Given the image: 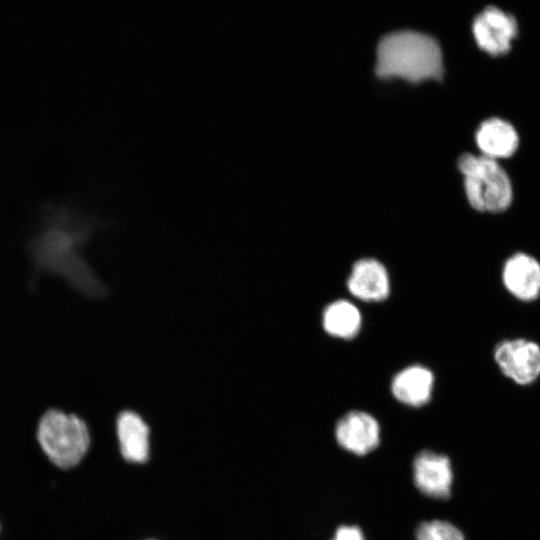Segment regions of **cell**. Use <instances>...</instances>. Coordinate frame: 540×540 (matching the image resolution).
I'll use <instances>...</instances> for the list:
<instances>
[{"mask_svg":"<svg viewBox=\"0 0 540 540\" xmlns=\"http://www.w3.org/2000/svg\"><path fill=\"white\" fill-rule=\"evenodd\" d=\"M116 434L123 458L142 464L149 459L150 429L143 418L133 411H123L116 419Z\"/></svg>","mask_w":540,"mask_h":540,"instance_id":"obj_13","label":"cell"},{"mask_svg":"<svg viewBox=\"0 0 540 540\" xmlns=\"http://www.w3.org/2000/svg\"><path fill=\"white\" fill-rule=\"evenodd\" d=\"M416 540H465L460 529L443 520L424 521L415 532Z\"/></svg>","mask_w":540,"mask_h":540,"instance_id":"obj_15","label":"cell"},{"mask_svg":"<svg viewBox=\"0 0 540 540\" xmlns=\"http://www.w3.org/2000/svg\"><path fill=\"white\" fill-rule=\"evenodd\" d=\"M88 232L89 226L71 213L51 212L33 237L30 252L38 271L61 276L80 292L97 297L104 293V286L81 255Z\"/></svg>","mask_w":540,"mask_h":540,"instance_id":"obj_1","label":"cell"},{"mask_svg":"<svg viewBox=\"0 0 540 540\" xmlns=\"http://www.w3.org/2000/svg\"><path fill=\"white\" fill-rule=\"evenodd\" d=\"M502 282L516 299L529 302L540 296V262L530 254L516 252L506 259Z\"/></svg>","mask_w":540,"mask_h":540,"instance_id":"obj_10","label":"cell"},{"mask_svg":"<svg viewBox=\"0 0 540 540\" xmlns=\"http://www.w3.org/2000/svg\"><path fill=\"white\" fill-rule=\"evenodd\" d=\"M412 469L414 484L421 493L435 499L450 497L453 472L446 455L423 450L415 456Z\"/></svg>","mask_w":540,"mask_h":540,"instance_id":"obj_8","label":"cell"},{"mask_svg":"<svg viewBox=\"0 0 540 540\" xmlns=\"http://www.w3.org/2000/svg\"><path fill=\"white\" fill-rule=\"evenodd\" d=\"M471 28L478 48L493 57L509 53L519 33L516 17L494 5L482 9L473 18Z\"/></svg>","mask_w":540,"mask_h":540,"instance_id":"obj_5","label":"cell"},{"mask_svg":"<svg viewBox=\"0 0 540 540\" xmlns=\"http://www.w3.org/2000/svg\"><path fill=\"white\" fill-rule=\"evenodd\" d=\"M361 326V312L349 300H334L322 312V327L334 338L350 340L360 332Z\"/></svg>","mask_w":540,"mask_h":540,"instance_id":"obj_14","label":"cell"},{"mask_svg":"<svg viewBox=\"0 0 540 540\" xmlns=\"http://www.w3.org/2000/svg\"><path fill=\"white\" fill-rule=\"evenodd\" d=\"M495 362L504 376L529 385L540 376V346L524 338L506 339L494 349Z\"/></svg>","mask_w":540,"mask_h":540,"instance_id":"obj_6","label":"cell"},{"mask_svg":"<svg viewBox=\"0 0 540 540\" xmlns=\"http://www.w3.org/2000/svg\"><path fill=\"white\" fill-rule=\"evenodd\" d=\"M457 167L463 176L466 198L479 212L501 213L513 202L512 180L499 161L480 154H462Z\"/></svg>","mask_w":540,"mask_h":540,"instance_id":"obj_3","label":"cell"},{"mask_svg":"<svg viewBox=\"0 0 540 540\" xmlns=\"http://www.w3.org/2000/svg\"><path fill=\"white\" fill-rule=\"evenodd\" d=\"M332 540H365L358 526L342 525L338 527Z\"/></svg>","mask_w":540,"mask_h":540,"instance_id":"obj_16","label":"cell"},{"mask_svg":"<svg viewBox=\"0 0 540 540\" xmlns=\"http://www.w3.org/2000/svg\"><path fill=\"white\" fill-rule=\"evenodd\" d=\"M479 154L499 161L512 157L520 146V136L515 126L500 117L482 121L475 132Z\"/></svg>","mask_w":540,"mask_h":540,"instance_id":"obj_11","label":"cell"},{"mask_svg":"<svg viewBox=\"0 0 540 540\" xmlns=\"http://www.w3.org/2000/svg\"><path fill=\"white\" fill-rule=\"evenodd\" d=\"M434 382V374L428 367L412 364L393 376L390 389L398 402L410 407H421L430 402Z\"/></svg>","mask_w":540,"mask_h":540,"instance_id":"obj_12","label":"cell"},{"mask_svg":"<svg viewBox=\"0 0 540 540\" xmlns=\"http://www.w3.org/2000/svg\"><path fill=\"white\" fill-rule=\"evenodd\" d=\"M375 73L381 79L410 83L441 80L443 55L439 42L415 30H397L384 35L376 48Z\"/></svg>","mask_w":540,"mask_h":540,"instance_id":"obj_2","label":"cell"},{"mask_svg":"<svg viewBox=\"0 0 540 540\" xmlns=\"http://www.w3.org/2000/svg\"><path fill=\"white\" fill-rule=\"evenodd\" d=\"M149 540H154V539H149Z\"/></svg>","mask_w":540,"mask_h":540,"instance_id":"obj_17","label":"cell"},{"mask_svg":"<svg viewBox=\"0 0 540 540\" xmlns=\"http://www.w3.org/2000/svg\"><path fill=\"white\" fill-rule=\"evenodd\" d=\"M335 439L344 450L363 456L380 443V425L368 412L351 410L345 413L335 425Z\"/></svg>","mask_w":540,"mask_h":540,"instance_id":"obj_7","label":"cell"},{"mask_svg":"<svg viewBox=\"0 0 540 540\" xmlns=\"http://www.w3.org/2000/svg\"><path fill=\"white\" fill-rule=\"evenodd\" d=\"M346 286L352 296L364 302L384 301L391 290L389 273L384 264L375 258L357 260L348 275Z\"/></svg>","mask_w":540,"mask_h":540,"instance_id":"obj_9","label":"cell"},{"mask_svg":"<svg viewBox=\"0 0 540 540\" xmlns=\"http://www.w3.org/2000/svg\"><path fill=\"white\" fill-rule=\"evenodd\" d=\"M37 441L46 457L56 466H76L90 446L87 424L78 415L60 409H49L39 419Z\"/></svg>","mask_w":540,"mask_h":540,"instance_id":"obj_4","label":"cell"}]
</instances>
